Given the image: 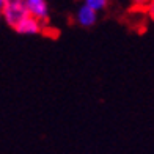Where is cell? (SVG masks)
<instances>
[{"instance_id": "cell-2", "label": "cell", "mask_w": 154, "mask_h": 154, "mask_svg": "<svg viewBox=\"0 0 154 154\" xmlns=\"http://www.w3.org/2000/svg\"><path fill=\"white\" fill-rule=\"evenodd\" d=\"M25 6H27L29 14L35 19H38L39 22L47 19L49 8H47V3L44 0H25Z\"/></svg>"}, {"instance_id": "cell-5", "label": "cell", "mask_w": 154, "mask_h": 154, "mask_svg": "<svg viewBox=\"0 0 154 154\" xmlns=\"http://www.w3.org/2000/svg\"><path fill=\"white\" fill-rule=\"evenodd\" d=\"M85 5L87 6H90L93 11H99V10H102V8H106V5H107V2L106 0H87L85 2Z\"/></svg>"}, {"instance_id": "cell-4", "label": "cell", "mask_w": 154, "mask_h": 154, "mask_svg": "<svg viewBox=\"0 0 154 154\" xmlns=\"http://www.w3.org/2000/svg\"><path fill=\"white\" fill-rule=\"evenodd\" d=\"M96 19H97V14L96 11H93L90 6L83 5L80 6V10L77 11V22L83 27H91L96 24Z\"/></svg>"}, {"instance_id": "cell-3", "label": "cell", "mask_w": 154, "mask_h": 154, "mask_svg": "<svg viewBox=\"0 0 154 154\" xmlns=\"http://www.w3.org/2000/svg\"><path fill=\"white\" fill-rule=\"evenodd\" d=\"M14 30L17 33H20V35H35V33H39L41 32V22H39L38 19L29 16V17H25Z\"/></svg>"}, {"instance_id": "cell-1", "label": "cell", "mask_w": 154, "mask_h": 154, "mask_svg": "<svg viewBox=\"0 0 154 154\" xmlns=\"http://www.w3.org/2000/svg\"><path fill=\"white\" fill-rule=\"evenodd\" d=\"M0 6H2V14L6 24L13 29H16L25 17L30 16L27 11L25 2H20V0H3V2H0Z\"/></svg>"}, {"instance_id": "cell-6", "label": "cell", "mask_w": 154, "mask_h": 154, "mask_svg": "<svg viewBox=\"0 0 154 154\" xmlns=\"http://www.w3.org/2000/svg\"><path fill=\"white\" fill-rule=\"evenodd\" d=\"M148 14H149V17L154 20V2H151V5L148 6Z\"/></svg>"}]
</instances>
